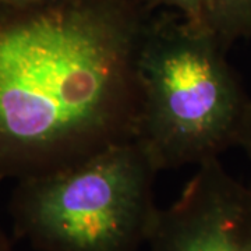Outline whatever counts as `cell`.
<instances>
[{
  "label": "cell",
  "mask_w": 251,
  "mask_h": 251,
  "mask_svg": "<svg viewBox=\"0 0 251 251\" xmlns=\"http://www.w3.org/2000/svg\"><path fill=\"white\" fill-rule=\"evenodd\" d=\"M148 0L0 7V181L60 171L133 140Z\"/></svg>",
  "instance_id": "1"
},
{
  "label": "cell",
  "mask_w": 251,
  "mask_h": 251,
  "mask_svg": "<svg viewBox=\"0 0 251 251\" xmlns=\"http://www.w3.org/2000/svg\"><path fill=\"white\" fill-rule=\"evenodd\" d=\"M205 24L150 17L137 59L134 140L159 172L204 165L240 144L251 98Z\"/></svg>",
  "instance_id": "2"
},
{
  "label": "cell",
  "mask_w": 251,
  "mask_h": 251,
  "mask_svg": "<svg viewBox=\"0 0 251 251\" xmlns=\"http://www.w3.org/2000/svg\"><path fill=\"white\" fill-rule=\"evenodd\" d=\"M158 173L133 138L69 168L17 180L9 202L13 233L36 251H138L159 212Z\"/></svg>",
  "instance_id": "3"
},
{
  "label": "cell",
  "mask_w": 251,
  "mask_h": 251,
  "mask_svg": "<svg viewBox=\"0 0 251 251\" xmlns=\"http://www.w3.org/2000/svg\"><path fill=\"white\" fill-rule=\"evenodd\" d=\"M197 168L179 198L159 208L150 251H251V188L219 159Z\"/></svg>",
  "instance_id": "4"
},
{
  "label": "cell",
  "mask_w": 251,
  "mask_h": 251,
  "mask_svg": "<svg viewBox=\"0 0 251 251\" xmlns=\"http://www.w3.org/2000/svg\"><path fill=\"white\" fill-rule=\"evenodd\" d=\"M206 24L229 50L234 42L251 38V0H211Z\"/></svg>",
  "instance_id": "5"
},
{
  "label": "cell",
  "mask_w": 251,
  "mask_h": 251,
  "mask_svg": "<svg viewBox=\"0 0 251 251\" xmlns=\"http://www.w3.org/2000/svg\"><path fill=\"white\" fill-rule=\"evenodd\" d=\"M150 6L155 9L158 6H163L168 9L175 10V13L180 14L184 20L193 24H206L211 0H148Z\"/></svg>",
  "instance_id": "6"
},
{
  "label": "cell",
  "mask_w": 251,
  "mask_h": 251,
  "mask_svg": "<svg viewBox=\"0 0 251 251\" xmlns=\"http://www.w3.org/2000/svg\"><path fill=\"white\" fill-rule=\"evenodd\" d=\"M239 147H242L251 159V109L250 113H249V117H247V122H246V126H244V130H243Z\"/></svg>",
  "instance_id": "7"
},
{
  "label": "cell",
  "mask_w": 251,
  "mask_h": 251,
  "mask_svg": "<svg viewBox=\"0 0 251 251\" xmlns=\"http://www.w3.org/2000/svg\"><path fill=\"white\" fill-rule=\"evenodd\" d=\"M0 251H14L11 239L1 227H0Z\"/></svg>",
  "instance_id": "8"
},
{
  "label": "cell",
  "mask_w": 251,
  "mask_h": 251,
  "mask_svg": "<svg viewBox=\"0 0 251 251\" xmlns=\"http://www.w3.org/2000/svg\"><path fill=\"white\" fill-rule=\"evenodd\" d=\"M45 0H0V7L3 6H25V4H32V3H39Z\"/></svg>",
  "instance_id": "9"
}]
</instances>
